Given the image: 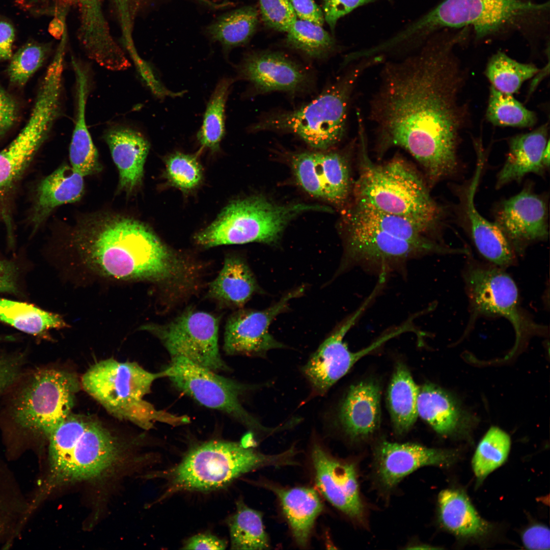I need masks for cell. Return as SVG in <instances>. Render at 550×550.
<instances>
[{"instance_id": "e575fe53", "label": "cell", "mask_w": 550, "mask_h": 550, "mask_svg": "<svg viewBox=\"0 0 550 550\" xmlns=\"http://www.w3.org/2000/svg\"><path fill=\"white\" fill-rule=\"evenodd\" d=\"M0 321L23 333L35 336H46L52 329L68 327L59 314L33 305L0 298Z\"/></svg>"}, {"instance_id": "484cf974", "label": "cell", "mask_w": 550, "mask_h": 550, "mask_svg": "<svg viewBox=\"0 0 550 550\" xmlns=\"http://www.w3.org/2000/svg\"><path fill=\"white\" fill-rule=\"evenodd\" d=\"M337 416L340 426L349 438L361 439L372 435L381 421L379 385L365 380L350 386L339 405Z\"/></svg>"}, {"instance_id": "1f68e13d", "label": "cell", "mask_w": 550, "mask_h": 550, "mask_svg": "<svg viewBox=\"0 0 550 550\" xmlns=\"http://www.w3.org/2000/svg\"><path fill=\"white\" fill-rule=\"evenodd\" d=\"M438 504L441 523L456 536L477 539L491 531L490 524L480 516L468 497L460 490H442L438 495Z\"/></svg>"}, {"instance_id": "d6a6232c", "label": "cell", "mask_w": 550, "mask_h": 550, "mask_svg": "<svg viewBox=\"0 0 550 550\" xmlns=\"http://www.w3.org/2000/svg\"><path fill=\"white\" fill-rule=\"evenodd\" d=\"M419 389L407 368L398 364L388 387L387 401L393 425L399 434L408 432L418 418Z\"/></svg>"}, {"instance_id": "7bdbcfd3", "label": "cell", "mask_w": 550, "mask_h": 550, "mask_svg": "<svg viewBox=\"0 0 550 550\" xmlns=\"http://www.w3.org/2000/svg\"><path fill=\"white\" fill-rule=\"evenodd\" d=\"M48 48L36 42H30L20 48L13 57L8 73L13 84L24 86L30 77L42 66Z\"/></svg>"}, {"instance_id": "8d00e7d4", "label": "cell", "mask_w": 550, "mask_h": 550, "mask_svg": "<svg viewBox=\"0 0 550 550\" xmlns=\"http://www.w3.org/2000/svg\"><path fill=\"white\" fill-rule=\"evenodd\" d=\"M258 22V13L252 6L235 10L221 17L208 29L212 39L225 48L246 43L255 33Z\"/></svg>"}, {"instance_id": "9a60e30c", "label": "cell", "mask_w": 550, "mask_h": 550, "mask_svg": "<svg viewBox=\"0 0 550 550\" xmlns=\"http://www.w3.org/2000/svg\"><path fill=\"white\" fill-rule=\"evenodd\" d=\"M375 297V293L371 292L358 309L323 341L302 367V373L314 396L324 395L361 358L390 339L403 333L402 329L397 327L382 335L370 345L361 350L352 352L348 349L343 341L345 336Z\"/></svg>"}, {"instance_id": "8fae6325", "label": "cell", "mask_w": 550, "mask_h": 550, "mask_svg": "<svg viewBox=\"0 0 550 550\" xmlns=\"http://www.w3.org/2000/svg\"><path fill=\"white\" fill-rule=\"evenodd\" d=\"M79 387V381L72 372L53 368L37 372L15 403L16 423L48 438L71 414Z\"/></svg>"}, {"instance_id": "7c38bea8", "label": "cell", "mask_w": 550, "mask_h": 550, "mask_svg": "<svg viewBox=\"0 0 550 550\" xmlns=\"http://www.w3.org/2000/svg\"><path fill=\"white\" fill-rule=\"evenodd\" d=\"M173 384L201 404L224 411L248 427L265 434L277 428L264 426L242 405L240 397L250 387L217 374L181 356L172 358L163 370Z\"/></svg>"}, {"instance_id": "9f6ffc18", "label": "cell", "mask_w": 550, "mask_h": 550, "mask_svg": "<svg viewBox=\"0 0 550 550\" xmlns=\"http://www.w3.org/2000/svg\"><path fill=\"white\" fill-rule=\"evenodd\" d=\"M13 99L4 91L0 89V106L14 102Z\"/></svg>"}, {"instance_id": "d6986e66", "label": "cell", "mask_w": 550, "mask_h": 550, "mask_svg": "<svg viewBox=\"0 0 550 550\" xmlns=\"http://www.w3.org/2000/svg\"><path fill=\"white\" fill-rule=\"evenodd\" d=\"M314 480L319 491L337 509L355 522H366L354 464L340 460L319 443L311 451Z\"/></svg>"}, {"instance_id": "ac0fdd59", "label": "cell", "mask_w": 550, "mask_h": 550, "mask_svg": "<svg viewBox=\"0 0 550 550\" xmlns=\"http://www.w3.org/2000/svg\"><path fill=\"white\" fill-rule=\"evenodd\" d=\"M24 1L26 11L54 15L61 19H65L69 8H75L79 19V42L87 57L94 62H106L120 51L105 17L102 0Z\"/></svg>"}, {"instance_id": "d590c367", "label": "cell", "mask_w": 550, "mask_h": 550, "mask_svg": "<svg viewBox=\"0 0 550 550\" xmlns=\"http://www.w3.org/2000/svg\"><path fill=\"white\" fill-rule=\"evenodd\" d=\"M231 548L233 549H268L270 541L263 521V514L246 506L242 501L237 503L236 510L229 519Z\"/></svg>"}, {"instance_id": "83f0119b", "label": "cell", "mask_w": 550, "mask_h": 550, "mask_svg": "<svg viewBox=\"0 0 550 550\" xmlns=\"http://www.w3.org/2000/svg\"><path fill=\"white\" fill-rule=\"evenodd\" d=\"M261 485L277 497L296 544L309 546L316 520L324 508L317 491L310 487L287 488L265 482Z\"/></svg>"}, {"instance_id": "60d3db41", "label": "cell", "mask_w": 550, "mask_h": 550, "mask_svg": "<svg viewBox=\"0 0 550 550\" xmlns=\"http://www.w3.org/2000/svg\"><path fill=\"white\" fill-rule=\"evenodd\" d=\"M486 116L496 126L530 127L537 122L536 114L525 107L512 94L490 86Z\"/></svg>"}, {"instance_id": "b9f144b4", "label": "cell", "mask_w": 550, "mask_h": 550, "mask_svg": "<svg viewBox=\"0 0 550 550\" xmlns=\"http://www.w3.org/2000/svg\"><path fill=\"white\" fill-rule=\"evenodd\" d=\"M287 33V44L311 57H324L335 49L334 38L321 25L312 22L297 19Z\"/></svg>"}, {"instance_id": "4dcf8cb0", "label": "cell", "mask_w": 550, "mask_h": 550, "mask_svg": "<svg viewBox=\"0 0 550 550\" xmlns=\"http://www.w3.org/2000/svg\"><path fill=\"white\" fill-rule=\"evenodd\" d=\"M260 290L246 262L239 257L229 256L209 284L207 295L222 304L240 308Z\"/></svg>"}, {"instance_id": "11a10c76", "label": "cell", "mask_w": 550, "mask_h": 550, "mask_svg": "<svg viewBox=\"0 0 550 550\" xmlns=\"http://www.w3.org/2000/svg\"><path fill=\"white\" fill-rule=\"evenodd\" d=\"M15 103L0 106V135L4 134L13 125L16 119Z\"/></svg>"}, {"instance_id": "4fadbf2b", "label": "cell", "mask_w": 550, "mask_h": 550, "mask_svg": "<svg viewBox=\"0 0 550 550\" xmlns=\"http://www.w3.org/2000/svg\"><path fill=\"white\" fill-rule=\"evenodd\" d=\"M502 269L475 263L466 266L464 279L471 310L468 326L480 316L504 317L514 328L517 346L524 336L541 327L522 313L516 285Z\"/></svg>"}, {"instance_id": "d4e9b609", "label": "cell", "mask_w": 550, "mask_h": 550, "mask_svg": "<svg viewBox=\"0 0 550 550\" xmlns=\"http://www.w3.org/2000/svg\"><path fill=\"white\" fill-rule=\"evenodd\" d=\"M548 124L512 137L505 163L497 175L496 187L518 181L529 173L542 175L549 167Z\"/></svg>"}, {"instance_id": "f546056e", "label": "cell", "mask_w": 550, "mask_h": 550, "mask_svg": "<svg viewBox=\"0 0 550 550\" xmlns=\"http://www.w3.org/2000/svg\"><path fill=\"white\" fill-rule=\"evenodd\" d=\"M418 417L437 433L446 436L465 432L466 415L453 397L433 383L419 387L417 398Z\"/></svg>"}, {"instance_id": "7dc6e473", "label": "cell", "mask_w": 550, "mask_h": 550, "mask_svg": "<svg viewBox=\"0 0 550 550\" xmlns=\"http://www.w3.org/2000/svg\"><path fill=\"white\" fill-rule=\"evenodd\" d=\"M376 0H322L324 20L333 33L338 20L355 8Z\"/></svg>"}, {"instance_id": "ffe728a7", "label": "cell", "mask_w": 550, "mask_h": 550, "mask_svg": "<svg viewBox=\"0 0 550 550\" xmlns=\"http://www.w3.org/2000/svg\"><path fill=\"white\" fill-rule=\"evenodd\" d=\"M495 223L505 234L516 253H521L532 243L548 235L545 200L526 185L517 195L499 204Z\"/></svg>"}, {"instance_id": "4316f807", "label": "cell", "mask_w": 550, "mask_h": 550, "mask_svg": "<svg viewBox=\"0 0 550 550\" xmlns=\"http://www.w3.org/2000/svg\"><path fill=\"white\" fill-rule=\"evenodd\" d=\"M103 137L119 171L118 190L130 193L141 183L149 143L140 131L124 125L108 127Z\"/></svg>"}, {"instance_id": "bcb514c9", "label": "cell", "mask_w": 550, "mask_h": 550, "mask_svg": "<svg viewBox=\"0 0 550 550\" xmlns=\"http://www.w3.org/2000/svg\"><path fill=\"white\" fill-rule=\"evenodd\" d=\"M146 1L112 0L122 37L129 38L132 35L135 17Z\"/></svg>"}, {"instance_id": "603a6c76", "label": "cell", "mask_w": 550, "mask_h": 550, "mask_svg": "<svg viewBox=\"0 0 550 550\" xmlns=\"http://www.w3.org/2000/svg\"><path fill=\"white\" fill-rule=\"evenodd\" d=\"M238 70L240 77L262 93L297 92L306 90L311 82L310 74L304 68L278 52L248 54Z\"/></svg>"}, {"instance_id": "f6af8a7d", "label": "cell", "mask_w": 550, "mask_h": 550, "mask_svg": "<svg viewBox=\"0 0 550 550\" xmlns=\"http://www.w3.org/2000/svg\"><path fill=\"white\" fill-rule=\"evenodd\" d=\"M259 3L264 23L273 30L287 32L297 19L288 0H259Z\"/></svg>"}, {"instance_id": "52a82bcc", "label": "cell", "mask_w": 550, "mask_h": 550, "mask_svg": "<svg viewBox=\"0 0 550 550\" xmlns=\"http://www.w3.org/2000/svg\"><path fill=\"white\" fill-rule=\"evenodd\" d=\"M293 446L266 454L241 443L212 441L191 450L172 473L175 490L206 491L229 484L249 472L266 467L298 465Z\"/></svg>"}, {"instance_id": "30bf717a", "label": "cell", "mask_w": 550, "mask_h": 550, "mask_svg": "<svg viewBox=\"0 0 550 550\" xmlns=\"http://www.w3.org/2000/svg\"><path fill=\"white\" fill-rule=\"evenodd\" d=\"M121 448L116 437L101 423L89 419L85 427L49 457L47 489L101 476L119 461Z\"/></svg>"}, {"instance_id": "9c48e42d", "label": "cell", "mask_w": 550, "mask_h": 550, "mask_svg": "<svg viewBox=\"0 0 550 550\" xmlns=\"http://www.w3.org/2000/svg\"><path fill=\"white\" fill-rule=\"evenodd\" d=\"M549 3L525 0H444L400 31V39L416 45L443 28H473L477 39L497 33L527 16L545 11Z\"/></svg>"}, {"instance_id": "cb8c5ba5", "label": "cell", "mask_w": 550, "mask_h": 550, "mask_svg": "<svg viewBox=\"0 0 550 550\" xmlns=\"http://www.w3.org/2000/svg\"><path fill=\"white\" fill-rule=\"evenodd\" d=\"M84 190V177L65 164L40 180L31 194L25 220L32 234L38 231L56 208L80 200Z\"/></svg>"}, {"instance_id": "277c9868", "label": "cell", "mask_w": 550, "mask_h": 550, "mask_svg": "<svg viewBox=\"0 0 550 550\" xmlns=\"http://www.w3.org/2000/svg\"><path fill=\"white\" fill-rule=\"evenodd\" d=\"M357 119L359 168L353 184V203L406 218L438 236L445 211L431 196L428 185L399 155L383 163L374 162L368 154L363 119Z\"/></svg>"}, {"instance_id": "7a4b0ae2", "label": "cell", "mask_w": 550, "mask_h": 550, "mask_svg": "<svg viewBox=\"0 0 550 550\" xmlns=\"http://www.w3.org/2000/svg\"><path fill=\"white\" fill-rule=\"evenodd\" d=\"M70 260L91 278L145 282L171 299L186 291L196 277L193 259L169 249L143 223L102 213L87 216L68 239Z\"/></svg>"}, {"instance_id": "816d5d0a", "label": "cell", "mask_w": 550, "mask_h": 550, "mask_svg": "<svg viewBox=\"0 0 550 550\" xmlns=\"http://www.w3.org/2000/svg\"><path fill=\"white\" fill-rule=\"evenodd\" d=\"M226 543L218 537L209 534H200L188 539L184 543V549H224Z\"/></svg>"}, {"instance_id": "8992f818", "label": "cell", "mask_w": 550, "mask_h": 550, "mask_svg": "<svg viewBox=\"0 0 550 550\" xmlns=\"http://www.w3.org/2000/svg\"><path fill=\"white\" fill-rule=\"evenodd\" d=\"M166 377L163 371L152 373L135 362L113 359L99 361L83 375L84 390L116 418L129 421L148 430L156 422L173 426L187 423L186 416L158 410L144 398L157 378Z\"/></svg>"}, {"instance_id": "681fc988", "label": "cell", "mask_w": 550, "mask_h": 550, "mask_svg": "<svg viewBox=\"0 0 550 550\" xmlns=\"http://www.w3.org/2000/svg\"><path fill=\"white\" fill-rule=\"evenodd\" d=\"M550 532L542 525H534L522 533V541L525 546L530 549H549Z\"/></svg>"}, {"instance_id": "f1b7e54d", "label": "cell", "mask_w": 550, "mask_h": 550, "mask_svg": "<svg viewBox=\"0 0 550 550\" xmlns=\"http://www.w3.org/2000/svg\"><path fill=\"white\" fill-rule=\"evenodd\" d=\"M74 76L76 111L69 147V159L72 169L84 177L99 173L102 166L86 119V104L90 88L89 74L85 70L77 69L74 72Z\"/></svg>"}, {"instance_id": "5bb4252c", "label": "cell", "mask_w": 550, "mask_h": 550, "mask_svg": "<svg viewBox=\"0 0 550 550\" xmlns=\"http://www.w3.org/2000/svg\"><path fill=\"white\" fill-rule=\"evenodd\" d=\"M218 319L188 310L163 324L147 323L139 329L159 339L171 358L181 356L214 371H228L218 347Z\"/></svg>"}, {"instance_id": "e0dca14e", "label": "cell", "mask_w": 550, "mask_h": 550, "mask_svg": "<svg viewBox=\"0 0 550 550\" xmlns=\"http://www.w3.org/2000/svg\"><path fill=\"white\" fill-rule=\"evenodd\" d=\"M305 288L300 287L284 294L279 301L262 310H240L228 319L223 348L229 355L264 357L272 349L285 348L269 333L273 320L288 309L289 302L300 296Z\"/></svg>"}, {"instance_id": "ee69618b", "label": "cell", "mask_w": 550, "mask_h": 550, "mask_svg": "<svg viewBox=\"0 0 550 550\" xmlns=\"http://www.w3.org/2000/svg\"><path fill=\"white\" fill-rule=\"evenodd\" d=\"M166 173L171 184L182 190L196 187L203 175L202 167L196 157L181 152H176L168 157Z\"/></svg>"}, {"instance_id": "ab89813d", "label": "cell", "mask_w": 550, "mask_h": 550, "mask_svg": "<svg viewBox=\"0 0 550 550\" xmlns=\"http://www.w3.org/2000/svg\"><path fill=\"white\" fill-rule=\"evenodd\" d=\"M510 446V438L506 432L498 427L489 428L479 443L472 461L478 481H482L505 462Z\"/></svg>"}, {"instance_id": "db71d44e", "label": "cell", "mask_w": 550, "mask_h": 550, "mask_svg": "<svg viewBox=\"0 0 550 550\" xmlns=\"http://www.w3.org/2000/svg\"><path fill=\"white\" fill-rule=\"evenodd\" d=\"M18 367L16 361H0V391L12 383L18 374Z\"/></svg>"}, {"instance_id": "74e56055", "label": "cell", "mask_w": 550, "mask_h": 550, "mask_svg": "<svg viewBox=\"0 0 550 550\" xmlns=\"http://www.w3.org/2000/svg\"><path fill=\"white\" fill-rule=\"evenodd\" d=\"M539 71L534 65L518 62L502 52H498L489 59L485 75L497 90L507 94L517 93L523 82Z\"/></svg>"}, {"instance_id": "44dd1931", "label": "cell", "mask_w": 550, "mask_h": 550, "mask_svg": "<svg viewBox=\"0 0 550 550\" xmlns=\"http://www.w3.org/2000/svg\"><path fill=\"white\" fill-rule=\"evenodd\" d=\"M477 156L474 176L459 194V211L464 228L478 252L494 265L503 268L514 264L516 253L498 225L482 216L475 207V195L485 159L481 151H477Z\"/></svg>"}, {"instance_id": "5b68a950", "label": "cell", "mask_w": 550, "mask_h": 550, "mask_svg": "<svg viewBox=\"0 0 550 550\" xmlns=\"http://www.w3.org/2000/svg\"><path fill=\"white\" fill-rule=\"evenodd\" d=\"M375 56L355 61L336 82L307 104L293 111L269 115L252 130L288 131L299 136L311 147L327 149L339 142L346 131L351 96L364 72L382 63Z\"/></svg>"}, {"instance_id": "f907efd6", "label": "cell", "mask_w": 550, "mask_h": 550, "mask_svg": "<svg viewBox=\"0 0 550 550\" xmlns=\"http://www.w3.org/2000/svg\"><path fill=\"white\" fill-rule=\"evenodd\" d=\"M299 19L322 25L324 19L322 11L313 0H288Z\"/></svg>"}, {"instance_id": "f5cc1de1", "label": "cell", "mask_w": 550, "mask_h": 550, "mask_svg": "<svg viewBox=\"0 0 550 550\" xmlns=\"http://www.w3.org/2000/svg\"><path fill=\"white\" fill-rule=\"evenodd\" d=\"M15 38L13 25L5 20H0V61L12 57V46Z\"/></svg>"}, {"instance_id": "c3c4849f", "label": "cell", "mask_w": 550, "mask_h": 550, "mask_svg": "<svg viewBox=\"0 0 550 550\" xmlns=\"http://www.w3.org/2000/svg\"><path fill=\"white\" fill-rule=\"evenodd\" d=\"M19 268L14 261L0 258V293L19 294Z\"/></svg>"}, {"instance_id": "ba28073f", "label": "cell", "mask_w": 550, "mask_h": 550, "mask_svg": "<svg viewBox=\"0 0 550 550\" xmlns=\"http://www.w3.org/2000/svg\"><path fill=\"white\" fill-rule=\"evenodd\" d=\"M310 210L326 211L328 208L305 204L278 205L261 196L234 201L197 233L195 240L206 248L253 242L273 244L291 219Z\"/></svg>"}, {"instance_id": "f35d334b", "label": "cell", "mask_w": 550, "mask_h": 550, "mask_svg": "<svg viewBox=\"0 0 550 550\" xmlns=\"http://www.w3.org/2000/svg\"><path fill=\"white\" fill-rule=\"evenodd\" d=\"M232 80L222 79L216 85L208 102L197 139L204 148L217 150L225 134V109Z\"/></svg>"}, {"instance_id": "6da1fadb", "label": "cell", "mask_w": 550, "mask_h": 550, "mask_svg": "<svg viewBox=\"0 0 550 550\" xmlns=\"http://www.w3.org/2000/svg\"><path fill=\"white\" fill-rule=\"evenodd\" d=\"M461 37H431L416 54L386 63L370 105L378 152L405 150L430 186L459 169L457 147L468 113L460 99L464 73L453 49Z\"/></svg>"}, {"instance_id": "7402d4cb", "label": "cell", "mask_w": 550, "mask_h": 550, "mask_svg": "<svg viewBox=\"0 0 550 550\" xmlns=\"http://www.w3.org/2000/svg\"><path fill=\"white\" fill-rule=\"evenodd\" d=\"M376 474L387 489L394 487L404 477L425 466L449 467L458 458L455 451L428 448L413 443H380L375 453Z\"/></svg>"}, {"instance_id": "2e32d148", "label": "cell", "mask_w": 550, "mask_h": 550, "mask_svg": "<svg viewBox=\"0 0 550 550\" xmlns=\"http://www.w3.org/2000/svg\"><path fill=\"white\" fill-rule=\"evenodd\" d=\"M51 129L48 119L33 111L16 137L0 151V223L6 228L9 244L15 242L13 210L17 191Z\"/></svg>"}, {"instance_id": "3957f363", "label": "cell", "mask_w": 550, "mask_h": 550, "mask_svg": "<svg viewBox=\"0 0 550 550\" xmlns=\"http://www.w3.org/2000/svg\"><path fill=\"white\" fill-rule=\"evenodd\" d=\"M344 216V252L337 274L359 266L387 275L417 257L456 252L401 216L353 202Z\"/></svg>"}, {"instance_id": "836d02e7", "label": "cell", "mask_w": 550, "mask_h": 550, "mask_svg": "<svg viewBox=\"0 0 550 550\" xmlns=\"http://www.w3.org/2000/svg\"><path fill=\"white\" fill-rule=\"evenodd\" d=\"M317 184L321 199L334 205L346 203L352 193L348 162L337 152H315Z\"/></svg>"}]
</instances>
